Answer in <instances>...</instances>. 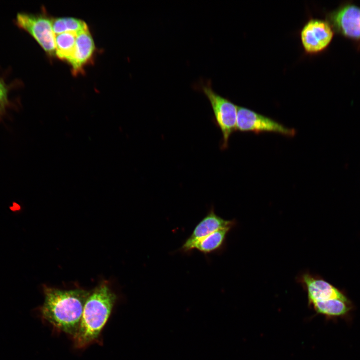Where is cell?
<instances>
[{
    "instance_id": "11",
    "label": "cell",
    "mask_w": 360,
    "mask_h": 360,
    "mask_svg": "<svg viewBox=\"0 0 360 360\" xmlns=\"http://www.w3.org/2000/svg\"><path fill=\"white\" fill-rule=\"evenodd\" d=\"M232 228L218 230L198 242L194 250L206 255L220 251L224 244L227 236Z\"/></svg>"
},
{
    "instance_id": "9",
    "label": "cell",
    "mask_w": 360,
    "mask_h": 360,
    "mask_svg": "<svg viewBox=\"0 0 360 360\" xmlns=\"http://www.w3.org/2000/svg\"><path fill=\"white\" fill-rule=\"evenodd\" d=\"M298 280L308 293L309 304L314 302L330 299L349 301L346 296L337 288L310 272L304 273Z\"/></svg>"
},
{
    "instance_id": "10",
    "label": "cell",
    "mask_w": 360,
    "mask_h": 360,
    "mask_svg": "<svg viewBox=\"0 0 360 360\" xmlns=\"http://www.w3.org/2000/svg\"><path fill=\"white\" fill-rule=\"evenodd\" d=\"M96 50L89 30L78 34L74 54L68 62L74 75L82 72L84 67L92 62Z\"/></svg>"
},
{
    "instance_id": "1",
    "label": "cell",
    "mask_w": 360,
    "mask_h": 360,
    "mask_svg": "<svg viewBox=\"0 0 360 360\" xmlns=\"http://www.w3.org/2000/svg\"><path fill=\"white\" fill-rule=\"evenodd\" d=\"M44 292V300L40 308L42 319L56 332L73 338L78 331L90 292L82 289L63 290L46 286Z\"/></svg>"
},
{
    "instance_id": "6",
    "label": "cell",
    "mask_w": 360,
    "mask_h": 360,
    "mask_svg": "<svg viewBox=\"0 0 360 360\" xmlns=\"http://www.w3.org/2000/svg\"><path fill=\"white\" fill-rule=\"evenodd\" d=\"M326 20L334 32L360 42V7L352 4H342L329 12Z\"/></svg>"
},
{
    "instance_id": "4",
    "label": "cell",
    "mask_w": 360,
    "mask_h": 360,
    "mask_svg": "<svg viewBox=\"0 0 360 360\" xmlns=\"http://www.w3.org/2000/svg\"><path fill=\"white\" fill-rule=\"evenodd\" d=\"M52 19L44 14L19 13L16 22L28 32L50 56H56V35L52 30Z\"/></svg>"
},
{
    "instance_id": "7",
    "label": "cell",
    "mask_w": 360,
    "mask_h": 360,
    "mask_svg": "<svg viewBox=\"0 0 360 360\" xmlns=\"http://www.w3.org/2000/svg\"><path fill=\"white\" fill-rule=\"evenodd\" d=\"M334 33L326 20H310L304 25L300 33L302 43L304 50L310 54L323 52L332 42Z\"/></svg>"
},
{
    "instance_id": "12",
    "label": "cell",
    "mask_w": 360,
    "mask_h": 360,
    "mask_svg": "<svg viewBox=\"0 0 360 360\" xmlns=\"http://www.w3.org/2000/svg\"><path fill=\"white\" fill-rule=\"evenodd\" d=\"M316 312L326 316H338L346 314L350 310L349 301L330 299L310 304Z\"/></svg>"
},
{
    "instance_id": "13",
    "label": "cell",
    "mask_w": 360,
    "mask_h": 360,
    "mask_svg": "<svg viewBox=\"0 0 360 360\" xmlns=\"http://www.w3.org/2000/svg\"><path fill=\"white\" fill-rule=\"evenodd\" d=\"M78 34L64 32L56 35V56L60 60L66 61L71 60L74 51Z\"/></svg>"
},
{
    "instance_id": "14",
    "label": "cell",
    "mask_w": 360,
    "mask_h": 360,
    "mask_svg": "<svg viewBox=\"0 0 360 360\" xmlns=\"http://www.w3.org/2000/svg\"><path fill=\"white\" fill-rule=\"evenodd\" d=\"M52 26L55 35L68 32L78 34L88 30V25L84 21L74 18L52 19Z\"/></svg>"
},
{
    "instance_id": "2",
    "label": "cell",
    "mask_w": 360,
    "mask_h": 360,
    "mask_svg": "<svg viewBox=\"0 0 360 360\" xmlns=\"http://www.w3.org/2000/svg\"><path fill=\"white\" fill-rule=\"evenodd\" d=\"M116 299V295L105 282L90 293L78 331L72 338L76 348L84 349L100 342L102 332L112 314Z\"/></svg>"
},
{
    "instance_id": "5",
    "label": "cell",
    "mask_w": 360,
    "mask_h": 360,
    "mask_svg": "<svg viewBox=\"0 0 360 360\" xmlns=\"http://www.w3.org/2000/svg\"><path fill=\"white\" fill-rule=\"evenodd\" d=\"M236 130L256 134L274 132L290 137L296 134L294 129L286 128L268 117L238 106Z\"/></svg>"
},
{
    "instance_id": "3",
    "label": "cell",
    "mask_w": 360,
    "mask_h": 360,
    "mask_svg": "<svg viewBox=\"0 0 360 360\" xmlns=\"http://www.w3.org/2000/svg\"><path fill=\"white\" fill-rule=\"evenodd\" d=\"M194 88L202 92L209 100L214 112V120L222 135L221 149H226L231 136L236 131L238 106L216 94L210 80L200 82Z\"/></svg>"
},
{
    "instance_id": "15",
    "label": "cell",
    "mask_w": 360,
    "mask_h": 360,
    "mask_svg": "<svg viewBox=\"0 0 360 360\" xmlns=\"http://www.w3.org/2000/svg\"><path fill=\"white\" fill-rule=\"evenodd\" d=\"M8 88L4 82L0 80V110L4 108L8 103Z\"/></svg>"
},
{
    "instance_id": "8",
    "label": "cell",
    "mask_w": 360,
    "mask_h": 360,
    "mask_svg": "<svg viewBox=\"0 0 360 360\" xmlns=\"http://www.w3.org/2000/svg\"><path fill=\"white\" fill-rule=\"evenodd\" d=\"M235 224L234 221L224 220L217 215L212 207L194 228L192 234L182 245L180 252H190L194 250L195 245L204 238L218 230L233 228Z\"/></svg>"
}]
</instances>
